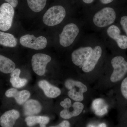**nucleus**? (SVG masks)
I'll use <instances>...</instances> for the list:
<instances>
[{
    "mask_svg": "<svg viewBox=\"0 0 127 127\" xmlns=\"http://www.w3.org/2000/svg\"><path fill=\"white\" fill-rule=\"evenodd\" d=\"M91 47H81L72 53V60L73 64L78 66H83L86 63L93 52Z\"/></svg>",
    "mask_w": 127,
    "mask_h": 127,
    "instance_id": "9",
    "label": "nucleus"
},
{
    "mask_svg": "<svg viewBox=\"0 0 127 127\" xmlns=\"http://www.w3.org/2000/svg\"><path fill=\"white\" fill-rule=\"evenodd\" d=\"M102 50L101 47L97 46L94 48L87 61L82 67L84 72H90L93 70L101 56Z\"/></svg>",
    "mask_w": 127,
    "mask_h": 127,
    "instance_id": "10",
    "label": "nucleus"
},
{
    "mask_svg": "<svg viewBox=\"0 0 127 127\" xmlns=\"http://www.w3.org/2000/svg\"><path fill=\"white\" fill-rule=\"evenodd\" d=\"M13 7H16L18 5V0H4Z\"/></svg>",
    "mask_w": 127,
    "mask_h": 127,
    "instance_id": "28",
    "label": "nucleus"
},
{
    "mask_svg": "<svg viewBox=\"0 0 127 127\" xmlns=\"http://www.w3.org/2000/svg\"><path fill=\"white\" fill-rule=\"evenodd\" d=\"M120 90L123 96L127 100V77L123 79L120 86Z\"/></svg>",
    "mask_w": 127,
    "mask_h": 127,
    "instance_id": "24",
    "label": "nucleus"
},
{
    "mask_svg": "<svg viewBox=\"0 0 127 127\" xmlns=\"http://www.w3.org/2000/svg\"><path fill=\"white\" fill-rule=\"evenodd\" d=\"M51 60L50 56L43 53H36L33 56L31 59L32 70L39 76L45 75L48 64Z\"/></svg>",
    "mask_w": 127,
    "mask_h": 127,
    "instance_id": "8",
    "label": "nucleus"
},
{
    "mask_svg": "<svg viewBox=\"0 0 127 127\" xmlns=\"http://www.w3.org/2000/svg\"><path fill=\"white\" fill-rule=\"evenodd\" d=\"M119 47L122 49L127 48V37L123 35H120L116 40Z\"/></svg>",
    "mask_w": 127,
    "mask_h": 127,
    "instance_id": "23",
    "label": "nucleus"
},
{
    "mask_svg": "<svg viewBox=\"0 0 127 127\" xmlns=\"http://www.w3.org/2000/svg\"><path fill=\"white\" fill-rule=\"evenodd\" d=\"M38 86L41 89L45 95L47 97L50 98H55L61 95L60 89L50 84L46 80H42L38 83Z\"/></svg>",
    "mask_w": 127,
    "mask_h": 127,
    "instance_id": "13",
    "label": "nucleus"
},
{
    "mask_svg": "<svg viewBox=\"0 0 127 127\" xmlns=\"http://www.w3.org/2000/svg\"><path fill=\"white\" fill-rule=\"evenodd\" d=\"M30 9L36 12H40L45 8L47 0H27Z\"/></svg>",
    "mask_w": 127,
    "mask_h": 127,
    "instance_id": "21",
    "label": "nucleus"
},
{
    "mask_svg": "<svg viewBox=\"0 0 127 127\" xmlns=\"http://www.w3.org/2000/svg\"><path fill=\"white\" fill-rule=\"evenodd\" d=\"M23 109L25 115L32 116L40 113L42 109V106L39 101L30 99L27 100L24 103Z\"/></svg>",
    "mask_w": 127,
    "mask_h": 127,
    "instance_id": "14",
    "label": "nucleus"
},
{
    "mask_svg": "<svg viewBox=\"0 0 127 127\" xmlns=\"http://www.w3.org/2000/svg\"><path fill=\"white\" fill-rule=\"evenodd\" d=\"M95 125L93 124H89L87 125V127H95Z\"/></svg>",
    "mask_w": 127,
    "mask_h": 127,
    "instance_id": "32",
    "label": "nucleus"
},
{
    "mask_svg": "<svg viewBox=\"0 0 127 127\" xmlns=\"http://www.w3.org/2000/svg\"><path fill=\"white\" fill-rule=\"evenodd\" d=\"M79 30L77 25L70 23L66 25L59 35V43L64 47L71 45L79 34Z\"/></svg>",
    "mask_w": 127,
    "mask_h": 127,
    "instance_id": "5",
    "label": "nucleus"
},
{
    "mask_svg": "<svg viewBox=\"0 0 127 127\" xmlns=\"http://www.w3.org/2000/svg\"><path fill=\"white\" fill-rule=\"evenodd\" d=\"M14 7L8 3L0 7V30L6 31L11 27L14 16Z\"/></svg>",
    "mask_w": 127,
    "mask_h": 127,
    "instance_id": "6",
    "label": "nucleus"
},
{
    "mask_svg": "<svg viewBox=\"0 0 127 127\" xmlns=\"http://www.w3.org/2000/svg\"><path fill=\"white\" fill-rule=\"evenodd\" d=\"M113 71L111 75L110 80L115 83L120 81L127 72V62L121 56L114 57L111 61Z\"/></svg>",
    "mask_w": 127,
    "mask_h": 127,
    "instance_id": "4",
    "label": "nucleus"
},
{
    "mask_svg": "<svg viewBox=\"0 0 127 127\" xmlns=\"http://www.w3.org/2000/svg\"><path fill=\"white\" fill-rule=\"evenodd\" d=\"M21 72L20 69L16 68L11 73L10 82L15 88H21L25 86L27 83V79L20 77Z\"/></svg>",
    "mask_w": 127,
    "mask_h": 127,
    "instance_id": "17",
    "label": "nucleus"
},
{
    "mask_svg": "<svg viewBox=\"0 0 127 127\" xmlns=\"http://www.w3.org/2000/svg\"><path fill=\"white\" fill-rule=\"evenodd\" d=\"M72 109H64L60 112L61 117L65 119H69L73 117H76L81 113L84 106L82 103L75 102L72 104Z\"/></svg>",
    "mask_w": 127,
    "mask_h": 127,
    "instance_id": "15",
    "label": "nucleus"
},
{
    "mask_svg": "<svg viewBox=\"0 0 127 127\" xmlns=\"http://www.w3.org/2000/svg\"><path fill=\"white\" fill-rule=\"evenodd\" d=\"M92 108L95 114L98 116H102L107 113V106L104 100L101 98L94 100L92 104Z\"/></svg>",
    "mask_w": 127,
    "mask_h": 127,
    "instance_id": "19",
    "label": "nucleus"
},
{
    "mask_svg": "<svg viewBox=\"0 0 127 127\" xmlns=\"http://www.w3.org/2000/svg\"><path fill=\"white\" fill-rule=\"evenodd\" d=\"M50 120L49 117L45 116H28L25 119V122L29 127H32L39 124L40 127H46Z\"/></svg>",
    "mask_w": 127,
    "mask_h": 127,
    "instance_id": "16",
    "label": "nucleus"
},
{
    "mask_svg": "<svg viewBox=\"0 0 127 127\" xmlns=\"http://www.w3.org/2000/svg\"><path fill=\"white\" fill-rule=\"evenodd\" d=\"M17 41L13 35L0 31V44L7 47H14Z\"/></svg>",
    "mask_w": 127,
    "mask_h": 127,
    "instance_id": "20",
    "label": "nucleus"
},
{
    "mask_svg": "<svg viewBox=\"0 0 127 127\" xmlns=\"http://www.w3.org/2000/svg\"><path fill=\"white\" fill-rule=\"evenodd\" d=\"M15 67V64L11 59L0 55V71L8 74L14 71Z\"/></svg>",
    "mask_w": 127,
    "mask_h": 127,
    "instance_id": "18",
    "label": "nucleus"
},
{
    "mask_svg": "<svg viewBox=\"0 0 127 127\" xmlns=\"http://www.w3.org/2000/svg\"><path fill=\"white\" fill-rule=\"evenodd\" d=\"M20 116V113L16 109L6 111L0 118V124L2 127H13Z\"/></svg>",
    "mask_w": 127,
    "mask_h": 127,
    "instance_id": "12",
    "label": "nucleus"
},
{
    "mask_svg": "<svg viewBox=\"0 0 127 127\" xmlns=\"http://www.w3.org/2000/svg\"><path fill=\"white\" fill-rule=\"evenodd\" d=\"M5 95L7 97L14 98L18 104L22 105L30 98L31 93L27 90L19 91L15 88H11L6 92Z\"/></svg>",
    "mask_w": 127,
    "mask_h": 127,
    "instance_id": "11",
    "label": "nucleus"
},
{
    "mask_svg": "<svg viewBox=\"0 0 127 127\" xmlns=\"http://www.w3.org/2000/svg\"><path fill=\"white\" fill-rule=\"evenodd\" d=\"M49 127H70V123L67 120H64L58 125Z\"/></svg>",
    "mask_w": 127,
    "mask_h": 127,
    "instance_id": "27",
    "label": "nucleus"
},
{
    "mask_svg": "<svg viewBox=\"0 0 127 127\" xmlns=\"http://www.w3.org/2000/svg\"><path fill=\"white\" fill-rule=\"evenodd\" d=\"M21 45L25 47L35 50H41L46 47L47 41L42 36L36 37L33 35L27 34L21 37L20 40Z\"/></svg>",
    "mask_w": 127,
    "mask_h": 127,
    "instance_id": "7",
    "label": "nucleus"
},
{
    "mask_svg": "<svg viewBox=\"0 0 127 127\" xmlns=\"http://www.w3.org/2000/svg\"><path fill=\"white\" fill-rule=\"evenodd\" d=\"M65 8L61 5H56L50 7L44 14L43 21L44 24L50 26L60 24L65 17Z\"/></svg>",
    "mask_w": 127,
    "mask_h": 127,
    "instance_id": "1",
    "label": "nucleus"
},
{
    "mask_svg": "<svg viewBox=\"0 0 127 127\" xmlns=\"http://www.w3.org/2000/svg\"><path fill=\"white\" fill-rule=\"evenodd\" d=\"M120 24L122 27L123 29L125 31L127 37V16H123L121 18Z\"/></svg>",
    "mask_w": 127,
    "mask_h": 127,
    "instance_id": "26",
    "label": "nucleus"
},
{
    "mask_svg": "<svg viewBox=\"0 0 127 127\" xmlns=\"http://www.w3.org/2000/svg\"><path fill=\"white\" fill-rule=\"evenodd\" d=\"M94 0H82L83 1L85 4H91L93 3Z\"/></svg>",
    "mask_w": 127,
    "mask_h": 127,
    "instance_id": "30",
    "label": "nucleus"
},
{
    "mask_svg": "<svg viewBox=\"0 0 127 127\" xmlns=\"http://www.w3.org/2000/svg\"><path fill=\"white\" fill-rule=\"evenodd\" d=\"M107 34L108 36L116 41L117 38L120 36V31L119 28L116 25H112L107 30Z\"/></svg>",
    "mask_w": 127,
    "mask_h": 127,
    "instance_id": "22",
    "label": "nucleus"
},
{
    "mask_svg": "<svg viewBox=\"0 0 127 127\" xmlns=\"http://www.w3.org/2000/svg\"><path fill=\"white\" fill-rule=\"evenodd\" d=\"M100 2L104 4H107L113 1L114 0H100Z\"/></svg>",
    "mask_w": 127,
    "mask_h": 127,
    "instance_id": "29",
    "label": "nucleus"
},
{
    "mask_svg": "<svg viewBox=\"0 0 127 127\" xmlns=\"http://www.w3.org/2000/svg\"><path fill=\"white\" fill-rule=\"evenodd\" d=\"M116 19V13L111 7H106L97 12L93 18L94 25L97 27H106L114 23Z\"/></svg>",
    "mask_w": 127,
    "mask_h": 127,
    "instance_id": "2",
    "label": "nucleus"
},
{
    "mask_svg": "<svg viewBox=\"0 0 127 127\" xmlns=\"http://www.w3.org/2000/svg\"><path fill=\"white\" fill-rule=\"evenodd\" d=\"M60 105L64 109H66L71 106L72 104L70 99L68 98H66L63 101L61 102Z\"/></svg>",
    "mask_w": 127,
    "mask_h": 127,
    "instance_id": "25",
    "label": "nucleus"
},
{
    "mask_svg": "<svg viewBox=\"0 0 127 127\" xmlns=\"http://www.w3.org/2000/svg\"><path fill=\"white\" fill-rule=\"evenodd\" d=\"M95 127H107V125L104 123H102L98 124L97 126H95Z\"/></svg>",
    "mask_w": 127,
    "mask_h": 127,
    "instance_id": "31",
    "label": "nucleus"
},
{
    "mask_svg": "<svg viewBox=\"0 0 127 127\" xmlns=\"http://www.w3.org/2000/svg\"><path fill=\"white\" fill-rule=\"evenodd\" d=\"M65 86L70 90L68 96L76 102H81L84 99L83 93L88 90L87 87L81 82L68 79L65 83Z\"/></svg>",
    "mask_w": 127,
    "mask_h": 127,
    "instance_id": "3",
    "label": "nucleus"
}]
</instances>
